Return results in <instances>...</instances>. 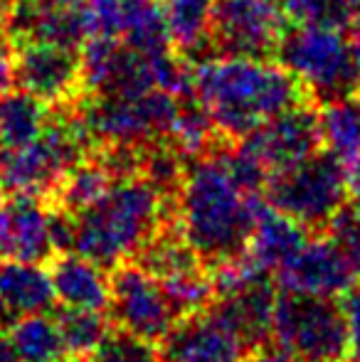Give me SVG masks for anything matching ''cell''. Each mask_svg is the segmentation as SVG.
Returning <instances> with one entry per match:
<instances>
[{
  "label": "cell",
  "instance_id": "cell-18",
  "mask_svg": "<svg viewBox=\"0 0 360 362\" xmlns=\"http://www.w3.org/2000/svg\"><path fill=\"white\" fill-rule=\"evenodd\" d=\"M277 291L269 279H262L250 286L235 291V293L217 296L212 310L245 340L250 350L269 345L274 305H277Z\"/></svg>",
  "mask_w": 360,
  "mask_h": 362
},
{
  "label": "cell",
  "instance_id": "cell-22",
  "mask_svg": "<svg viewBox=\"0 0 360 362\" xmlns=\"http://www.w3.org/2000/svg\"><path fill=\"white\" fill-rule=\"evenodd\" d=\"M217 0H161L166 28L175 49L197 54L212 42Z\"/></svg>",
  "mask_w": 360,
  "mask_h": 362
},
{
  "label": "cell",
  "instance_id": "cell-33",
  "mask_svg": "<svg viewBox=\"0 0 360 362\" xmlns=\"http://www.w3.org/2000/svg\"><path fill=\"white\" fill-rule=\"evenodd\" d=\"M15 67H18V49L5 30H0V96L15 89Z\"/></svg>",
  "mask_w": 360,
  "mask_h": 362
},
{
  "label": "cell",
  "instance_id": "cell-4",
  "mask_svg": "<svg viewBox=\"0 0 360 362\" xmlns=\"http://www.w3.org/2000/svg\"><path fill=\"white\" fill-rule=\"evenodd\" d=\"M279 62L321 101L348 99L360 89V72L351 52V40L331 23H303L284 33Z\"/></svg>",
  "mask_w": 360,
  "mask_h": 362
},
{
  "label": "cell",
  "instance_id": "cell-21",
  "mask_svg": "<svg viewBox=\"0 0 360 362\" xmlns=\"http://www.w3.org/2000/svg\"><path fill=\"white\" fill-rule=\"evenodd\" d=\"M5 330L18 362H72L59 333V323L52 315H23L10 320Z\"/></svg>",
  "mask_w": 360,
  "mask_h": 362
},
{
  "label": "cell",
  "instance_id": "cell-25",
  "mask_svg": "<svg viewBox=\"0 0 360 362\" xmlns=\"http://www.w3.org/2000/svg\"><path fill=\"white\" fill-rule=\"evenodd\" d=\"M52 114L47 104L23 89L0 96V148H18L35 141L47 129Z\"/></svg>",
  "mask_w": 360,
  "mask_h": 362
},
{
  "label": "cell",
  "instance_id": "cell-39",
  "mask_svg": "<svg viewBox=\"0 0 360 362\" xmlns=\"http://www.w3.org/2000/svg\"><path fill=\"white\" fill-rule=\"evenodd\" d=\"M15 8H18V0H0V23L10 20V15L15 13Z\"/></svg>",
  "mask_w": 360,
  "mask_h": 362
},
{
  "label": "cell",
  "instance_id": "cell-37",
  "mask_svg": "<svg viewBox=\"0 0 360 362\" xmlns=\"http://www.w3.org/2000/svg\"><path fill=\"white\" fill-rule=\"evenodd\" d=\"M0 362H18L13 355V348H10V340H8V330L0 325Z\"/></svg>",
  "mask_w": 360,
  "mask_h": 362
},
{
  "label": "cell",
  "instance_id": "cell-30",
  "mask_svg": "<svg viewBox=\"0 0 360 362\" xmlns=\"http://www.w3.org/2000/svg\"><path fill=\"white\" fill-rule=\"evenodd\" d=\"M87 362H166L163 353L149 340H141L126 330L111 328L104 343L94 350Z\"/></svg>",
  "mask_w": 360,
  "mask_h": 362
},
{
  "label": "cell",
  "instance_id": "cell-27",
  "mask_svg": "<svg viewBox=\"0 0 360 362\" xmlns=\"http://www.w3.org/2000/svg\"><path fill=\"white\" fill-rule=\"evenodd\" d=\"M57 323L72 362H87L114 328L101 310L82 308H62L57 315Z\"/></svg>",
  "mask_w": 360,
  "mask_h": 362
},
{
  "label": "cell",
  "instance_id": "cell-20",
  "mask_svg": "<svg viewBox=\"0 0 360 362\" xmlns=\"http://www.w3.org/2000/svg\"><path fill=\"white\" fill-rule=\"evenodd\" d=\"M311 234L313 232H308L296 219L274 210L269 202H265L260 215H257L247 252L269 274H277L284 264H289L301 252L303 244L311 239Z\"/></svg>",
  "mask_w": 360,
  "mask_h": 362
},
{
  "label": "cell",
  "instance_id": "cell-14",
  "mask_svg": "<svg viewBox=\"0 0 360 362\" xmlns=\"http://www.w3.org/2000/svg\"><path fill=\"white\" fill-rule=\"evenodd\" d=\"M15 86L45 104H67L82 89V64L74 47L25 40L18 49Z\"/></svg>",
  "mask_w": 360,
  "mask_h": 362
},
{
  "label": "cell",
  "instance_id": "cell-13",
  "mask_svg": "<svg viewBox=\"0 0 360 362\" xmlns=\"http://www.w3.org/2000/svg\"><path fill=\"white\" fill-rule=\"evenodd\" d=\"M358 272L338 242L326 232L311 234L303 249L277 272L281 291L336 298L358 281Z\"/></svg>",
  "mask_w": 360,
  "mask_h": 362
},
{
  "label": "cell",
  "instance_id": "cell-3",
  "mask_svg": "<svg viewBox=\"0 0 360 362\" xmlns=\"http://www.w3.org/2000/svg\"><path fill=\"white\" fill-rule=\"evenodd\" d=\"M170 205L173 195L144 173L119 177L94 205L72 215V252L111 272L170 222Z\"/></svg>",
  "mask_w": 360,
  "mask_h": 362
},
{
  "label": "cell",
  "instance_id": "cell-35",
  "mask_svg": "<svg viewBox=\"0 0 360 362\" xmlns=\"http://www.w3.org/2000/svg\"><path fill=\"white\" fill-rule=\"evenodd\" d=\"M87 0H18L20 10H30V13H74V10H84Z\"/></svg>",
  "mask_w": 360,
  "mask_h": 362
},
{
  "label": "cell",
  "instance_id": "cell-19",
  "mask_svg": "<svg viewBox=\"0 0 360 362\" xmlns=\"http://www.w3.org/2000/svg\"><path fill=\"white\" fill-rule=\"evenodd\" d=\"M57 300L52 274L42 262L0 259V313L5 320L47 313Z\"/></svg>",
  "mask_w": 360,
  "mask_h": 362
},
{
  "label": "cell",
  "instance_id": "cell-31",
  "mask_svg": "<svg viewBox=\"0 0 360 362\" xmlns=\"http://www.w3.org/2000/svg\"><path fill=\"white\" fill-rule=\"evenodd\" d=\"M274 5L296 25L331 23V0H274Z\"/></svg>",
  "mask_w": 360,
  "mask_h": 362
},
{
  "label": "cell",
  "instance_id": "cell-36",
  "mask_svg": "<svg viewBox=\"0 0 360 362\" xmlns=\"http://www.w3.org/2000/svg\"><path fill=\"white\" fill-rule=\"evenodd\" d=\"M242 362H289L286 358H284L281 353H279L277 348H269V345H262V348L252 350V353L245 355V360Z\"/></svg>",
  "mask_w": 360,
  "mask_h": 362
},
{
  "label": "cell",
  "instance_id": "cell-6",
  "mask_svg": "<svg viewBox=\"0 0 360 362\" xmlns=\"http://www.w3.org/2000/svg\"><path fill=\"white\" fill-rule=\"evenodd\" d=\"M185 96L166 89L101 94L84 106L79 121L89 141H99L104 148H149L158 141H168L170 126Z\"/></svg>",
  "mask_w": 360,
  "mask_h": 362
},
{
  "label": "cell",
  "instance_id": "cell-26",
  "mask_svg": "<svg viewBox=\"0 0 360 362\" xmlns=\"http://www.w3.org/2000/svg\"><path fill=\"white\" fill-rule=\"evenodd\" d=\"M217 129L212 124L210 114L202 109V104L195 99V94H187L180 101L178 116H175L173 126H170L168 144L180 158H202L215 144Z\"/></svg>",
  "mask_w": 360,
  "mask_h": 362
},
{
  "label": "cell",
  "instance_id": "cell-23",
  "mask_svg": "<svg viewBox=\"0 0 360 362\" xmlns=\"http://www.w3.org/2000/svg\"><path fill=\"white\" fill-rule=\"evenodd\" d=\"M116 180H119V175L104 156L82 158L54 187V205L69 215H77V212L87 210L89 205H94Z\"/></svg>",
  "mask_w": 360,
  "mask_h": 362
},
{
  "label": "cell",
  "instance_id": "cell-32",
  "mask_svg": "<svg viewBox=\"0 0 360 362\" xmlns=\"http://www.w3.org/2000/svg\"><path fill=\"white\" fill-rule=\"evenodd\" d=\"M341 310L346 318L348 345H351V362H360V279L341 293Z\"/></svg>",
  "mask_w": 360,
  "mask_h": 362
},
{
  "label": "cell",
  "instance_id": "cell-29",
  "mask_svg": "<svg viewBox=\"0 0 360 362\" xmlns=\"http://www.w3.org/2000/svg\"><path fill=\"white\" fill-rule=\"evenodd\" d=\"M163 291L166 296L173 303L178 318H187V315H195L207 310L215 303V281H212V274L207 272V267L195 269V272L178 274V276L163 279Z\"/></svg>",
  "mask_w": 360,
  "mask_h": 362
},
{
  "label": "cell",
  "instance_id": "cell-24",
  "mask_svg": "<svg viewBox=\"0 0 360 362\" xmlns=\"http://www.w3.org/2000/svg\"><path fill=\"white\" fill-rule=\"evenodd\" d=\"M134 262L139 264V267H144L149 274H153L158 281L205 267V264L200 262V257L195 254V249L182 239V234L178 232V227H175L173 222L163 224V227L136 252Z\"/></svg>",
  "mask_w": 360,
  "mask_h": 362
},
{
  "label": "cell",
  "instance_id": "cell-5",
  "mask_svg": "<svg viewBox=\"0 0 360 362\" xmlns=\"http://www.w3.org/2000/svg\"><path fill=\"white\" fill-rule=\"evenodd\" d=\"M272 345L289 362H351L341 303L281 291L274 305Z\"/></svg>",
  "mask_w": 360,
  "mask_h": 362
},
{
  "label": "cell",
  "instance_id": "cell-11",
  "mask_svg": "<svg viewBox=\"0 0 360 362\" xmlns=\"http://www.w3.org/2000/svg\"><path fill=\"white\" fill-rule=\"evenodd\" d=\"M286 18L272 0H217L212 42L220 52L269 57L279 49Z\"/></svg>",
  "mask_w": 360,
  "mask_h": 362
},
{
  "label": "cell",
  "instance_id": "cell-1",
  "mask_svg": "<svg viewBox=\"0 0 360 362\" xmlns=\"http://www.w3.org/2000/svg\"><path fill=\"white\" fill-rule=\"evenodd\" d=\"M173 205V224L212 269L247 252L265 197L247 190L220 153L195 158L182 170Z\"/></svg>",
  "mask_w": 360,
  "mask_h": 362
},
{
  "label": "cell",
  "instance_id": "cell-2",
  "mask_svg": "<svg viewBox=\"0 0 360 362\" xmlns=\"http://www.w3.org/2000/svg\"><path fill=\"white\" fill-rule=\"evenodd\" d=\"M192 94L210 114L217 134L242 141L267 119L301 104L306 91L281 62L222 52L195 64Z\"/></svg>",
  "mask_w": 360,
  "mask_h": 362
},
{
  "label": "cell",
  "instance_id": "cell-15",
  "mask_svg": "<svg viewBox=\"0 0 360 362\" xmlns=\"http://www.w3.org/2000/svg\"><path fill=\"white\" fill-rule=\"evenodd\" d=\"M54 254L52 205L30 192L0 197V259L50 262Z\"/></svg>",
  "mask_w": 360,
  "mask_h": 362
},
{
  "label": "cell",
  "instance_id": "cell-8",
  "mask_svg": "<svg viewBox=\"0 0 360 362\" xmlns=\"http://www.w3.org/2000/svg\"><path fill=\"white\" fill-rule=\"evenodd\" d=\"M265 200L308 232H326L331 219L346 207L348 185L343 165L333 153L318 151L298 165L279 170L267 180Z\"/></svg>",
  "mask_w": 360,
  "mask_h": 362
},
{
  "label": "cell",
  "instance_id": "cell-9",
  "mask_svg": "<svg viewBox=\"0 0 360 362\" xmlns=\"http://www.w3.org/2000/svg\"><path fill=\"white\" fill-rule=\"evenodd\" d=\"M109 320L114 328L161 345L180 318L166 296L163 284L129 259L114 267L111 274Z\"/></svg>",
  "mask_w": 360,
  "mask_h": 362
},
{
  "label": "cell",
  "instance_id": "cell-17",
  "mask_svg": "<svg viewBox=\"0 0 360 362\" xmlns=\"http://www.w3.org/2000/svg\"><path fill=\"white\" fill-rule=\"evenodd\" d=\"M50 274L57 303L64 308L101 310L111 300V274L101 264L77 252H59L50 259Z\"/></svg>",
  "mask_w": 360,
  "mask_h": 362
},
{
  "label": "cell",
  "instance_id": "cell-38",
  "mask_svg": "<svg viewBox=\"0 0 360 362\" xmlns=\"http://www.w3.org/2000/svg\"><path fill=\"white\" fill-rule=\"evenodd\" d=\"M348 40H351V52H353V59H356V67L360 72V25L353 28V35Z\"/></svg>",
  "mask_w": 360,
  "mask_h": 362
},
{
  "label": "cell",
  "instance_id": "cell-34",
  "mask_svg": "<svg viewBox=\"0 0 360 362\" xmlns=\"http://www.w3.org/2000/svg\"><path fill=\"white\" fill-rule=\"evenodd\" d=\"M331 25L353 30L360 25V0H331Z\"/></svg>",
  "mask_w": 360,
  "mask_h": 362
},
{
  "label": "cell",
  "instance_id": "cell-16",
  "mask_svg": "<svg viewBox=\"0 0 360 362\" xmlns=\"http://www.w3.org/2000/svg\"><path fill=\"white\" fill-rule=\"evenodd\" d=\"M161 353L166 362H242L252 350L210 305L180 318L161 343Z\"/></svg>",
  "mask_w": 360,
  "mask_h": 362
},
{
  "label": "cell",
  "instance_id": "cell-7",
  "mask_svg": "<svg viewBox=\"0 0 360 362\" xmlns=\"http://www.w3.org/2000/svg\"><path fill=\"white\" fill-rule=\"evenodd\" d=\"M89 136L79 116L50 119L35 141L18 148H0V190L50 195L62 177L87 158Z\"/></svg>",
  "mask_w": 360,
  "mask_h": 362
},
{
  "label": "cell",
  "instance_id": "cell-12",
  "mask_svg": "<svg viewBox=\"0 0 360 362\" xmlns=\"http://www.w3.org/2000/svg\"><path fill=\"white\" fill-rule=\"evenodd\" d=\"M84 15L89 37L119 40L149 54H163L173 47L161 0H87Z\"/></svg>",
  "mask_w": 360,
  "mask_h": 362
},
{
  "label": "cell",
  "instance_id": "cell-28",
  "mask_svg": "<svg viewBox=\"0 0 360 362\" xmlns=\"http://www.w3.org/2000/svg\"><path fill=\"white\" fill-rule=\"evenodd\" d=\"M321 136L323 146L328 153L338 158V160H348V158L360 153V101L336 99L328 101L323 106L321 114Z\"/></svg>",
  "mask_w": 360,
  "mask_h": 362
},
{
  "label": "cell",
  "instance_id": "cell-10",
  "mask_svg": "<svg viewBox=\"0 0 360 362\" xmlns=\"http://www.w3.org/2000/svg\"><path fill=\"white\" fill-rule=\"evenodd\" d=\"M321 146V116L306 101L267 119L240 141L242 151L255 158L269 177L316 156Z\"/></svg>",
  "mask_w": 360,
  "mask_h": 362
}]
</instances>
